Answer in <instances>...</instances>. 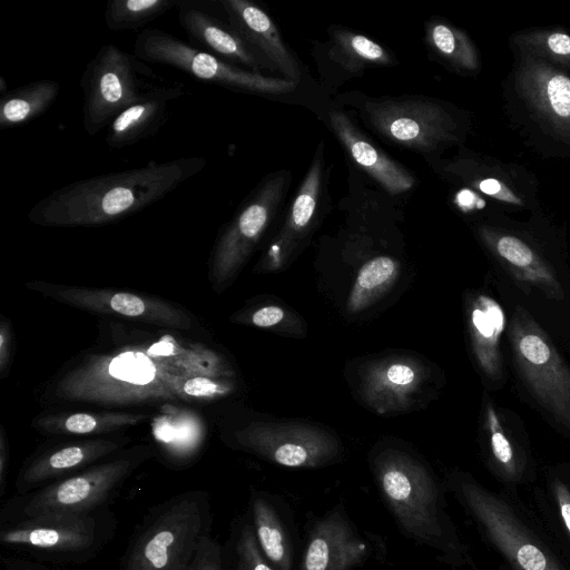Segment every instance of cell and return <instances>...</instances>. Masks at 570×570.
<instances>
[{
  "label": "cell",
  "mask_w": 570,
  "mask_h": 570,
  "mask_svg": "<svg viewBox=\"0 0 570 570\" xmlns=\"http://www.w3.org/2000/svg\"><path fill=\"white\" fill-rule=\"evenodd\" d=\"M178 0H110L104 11L111 31L137 30L176 8Z\"/></svg>",
  "instance_id": "33"
},
{
  "label": "cell",
  "mask_w": 570,
  "mask_h": 570,
  "mask_svg": "<svg viewBox=\"0 0 570 570\" xmlns=\"http://www.w3.org/2000/svg\"><path fill=\"white\" fill-rule=\"evenodd\" d=\"M4 570H48V569L41 568L36 564H30V563H24V562H14V563H8V566Z\"/></svg>",
  "instance_id": "41"
},
{
  "label": "cell",
  "mask_w": 570,
  "mask_h": 570,
  "mask_svg": "<svg viewBox=\"0 0 570 570\" xmlns=\"http://www.w3.org/2000/svg\"><path fill=\"white\" fill-rule=\"evenodd\" d=\"M323 174V153L320 149L299 187L285 224L271 246L265 265L272 266L276 259L281 262L293 249L294 245L307 233L318 205Z\"/></svg>",
  "instance_id": "25"
},
{
  "label": "cell",
  "mask_w": 570,
  "mask_h": 570,
  "mask_svg": "<svg viewBox=\"0 0 570 570\" xmlns=\"http://www.w3.org/2000/svg\"><path fill=\"white\" fill-rule=\"evenodd\" d=\"M428 39L433 49L455 69L469 73L480 69L479 52L461 29L444 22H433L428 28Z\"/></svg>",
  "instance_id": "32"
},
{
  "label": "cell",
  "mask_w": 570,
  "mask_h": 570,
  "mask_svg": "<svg viewBox=\"0 0 570 570\" xmlns=\"http://www.w3.org/2000/svg\"><path fill=\"white\" fill-rule=\"evenodd\" d=\"M237 444L267 461L287 468H320L340 452L336 438L297 422H253L235 432Z\"/></svg>",
  "instance_id": "13"
},
{
  "label": "cell",
  "mask_w": 570,
  "mask_h": 570,
  "mask_svg": "<svg viewBox=\"0 0 570 570\" xmlns=\"http://www.w3.org/2000/svg\"><path fill=\"white\" fill-rule=\"evenodd\" d=\"M332 53L335 60L351 72L372 65H389L392 61L390 53L377 42L350 31H338L334 35Z\"/></svg>",
  "instance_id": "34"
},
{
  "label": "cell",
  "mask_w": 570,
  "mask_h": 570,
  "mask_svg": "<svg viewBox=\"0 0 570 570\" xmlns=\"http://www.w3.org/2000/svg\"><path fill=\"white\" fill-rule=\"evenodd\" d=\"M148 456L149 451L145 446L131 449L112 460L26 493L13 508L19 519L45 513L95 512Z\"/></svg>",
  "instance_id": "10"
},
{
  "label": "cell",
  "mask_w": 570,
  "mask_h": 570,
  "mask_svg": "<svg viewBox=\"0 0 570 570\" xmlns=\"http://www.w3.org/2000/svg\"><path fill=\"white\" fill-rule=\"evenodd\" d=\"M448 485L481 538L499 554L501 570H570V562L519 495L493 491L466 472Z\"/></svg>",
  "instance_id": "4"
},
{
  "label": "cell",
  "mask_w": 570,
  "mask_h": 570,
  "mask_svg": "<svg viewBox=\"0 0 570 570\" xmlns=\"http://www.w3.org/2000/svg\"><path fill=\"white\" fill-rule=\"evenodd\" d=\"M510 46L570 72V33L563 29L521 30L511 36Z\"/></svg>",
  "instance_id": "31"
},
{
  "label": "cell",
  "mask_w": 570,
  "mask_h": 570,
  "mask_svg": "<svg viewBox=\"0 0 570 570\" xmlns=\"http://www.w3.org/2000/svg\"><path fill=\"white\" fill-rule=\"evenodd\" d=\"M149 419L146 413L126 411L58 412L33 419L36 430L59 435L107 434L138 425Z\"/></svg>",
  "instance_id": "26"
},
{
  "label": "cell",
  "mask_w": 570,
  "mask_h": 570,
  "mask_svg": "<svg viewBox=\"0 0 570 570\" xmlns=\"http://www.w3.org/2000/svg\"><path fill=\"white\" fill-rule=\"evenodd\" d=\"M126 443L125 438H96L43 451L22 468L16 483L17 492L23 495L45 483L73 475L117 452Z\"/></svg>",
  "instance_id": "17"
},
{
  "label": "cell",
  "mask_w": 570,
  "mask_h": 570,
  "mask_svg": "<svg viewBox=\"0 0 570 570\" xmlns=\"http://www.w3.org/2000/svg\"><path fill=\"white\" fill-rule=\"evenodd\" d=\"M367 552L366 542L336 508L311 528L301 570H352L365 561Z\"/></svg>",
  "instance_id": "16"
},
{
  "label": "cell",
  "mask_w": 570,
  "mask_h": 570,
  "mask_svg": "<svg viewBox=\"0 0 570 570\" xmlns=\"http://www.w3.org/2000/svg\"><path fill=\"white\" fill-rule=\"evenodd\" d=\"M373 472L404 535L434 550L442 562L453 568L479 570L448 513L442 489L420 461L389 449L374 458Z\"/></svg>",
  "instance_id": "3"
},
{
  "label": "cell",
  "mask_w": 570,
  "mask_h": 570,
  "mask_svg": "<svg viewBox=\"0 0 570 570\" xmlns=\"http://www.w3.org/2000/svg\"><path fill=\"white\" fill-rule=\"evenodd\" d=\"M469 328L479 367L489 379H502L501 337L505 315L501 305L491 296L478 295L470 309Z\"/></svg>",
  "instance_id": "24"
},
{
  "label": "cell",
  "mask_w": 570,
  "mask_h": 570,
  "mask_svg": "<svg viewBox=\"0 0 570 570\" xmlns=\"http://www.w3.org/2000/svg\"><path fill=\"white\" fill-rule=\"evenodd\" d=\"M478 232L483 244L519 281L549 296L562 297V288L552 267L530 243L497 225L482 224Z\"/></svg>",
  "instance_id": "20"
},
{
  "label": "cell",
  "mask_w": 570,
  "mask_h": 570,
  "mask_svg": "<svg viewBox=\"0 0 570 570\" xmlns=\"http://www.w3.org/2000/svg\"><path fill=\"white\" fill-rule=\"evenodd\" d=\"M284 317V311L278 306L261 307L249 316V323L257 327H272Z\"/></svg>",
  "instance_id": "39"
},
{
  "label": "cell",
  "mask_w": 570,
  "mask_h": 570,
  "mask_svg": "<svg viewBox=\"0 0 570 570\" xmlns=\"http://www.w3.org/2000/svg\"><path fill=\"white\" fill-rule=\"evenodd\" d=\"M225 553L222 544L207 533L186 570H226Z\"/></svg>",
  "instance_id": "37"
},
{
  "label": "cell",
  "mask_w": 570,
  "mask_h": 570,
  "mask_svg": "<svg viewBox=\"0 0 570 570\" xmlns=\"http://www.w3.org/2000/svg\"><path fill=\"white\" fill-rule=\"evenodd\" d=\"M186 94V86L166 79L108 126L106 144L111 149L132 146L155 136L169 119V102Z\"/></svg>",
  "instance_id": "19"
},
{
  "label": "cell",
  "mask_w": 570,
  "mask_h": 570,
  "mask_svg": "<svg viewBox=\"0 0 570 570\" xmlns=\"http://www.w3.org/2000/svg\"><path fill=\"white\" fill-rule=\"evenodd\" d=\"M60 85L40 79L8 90L0 96V129L27 125L47 112L57 100Z\"/></svg>",
  "instance_id": "28"
},
{
  "label": "cell",
  "mask_w": 570,
  "mask_h": 570,
  "mask_svg": "<svg viewBox=\"0 0 570 570\" xmlns=\"http://www.w3.org/2000/svg\"><path fill=\"white\" fill-rule=\"evenodd\" d=\"M330 122L352 158L386 191L401 194L414 185V177L367 140L350 118L340 111L330 112Z\"/></svg>",
  "instance_id": "22"
},
{
  "label": "cell",
  "mask_w": 570,
  "mask_h": 570,
  "mask_svg": "<svg viewBox=\"0 0 570 570\" xmlns=\"http://www.w3.org/2000/svg\"><path fill=\"white\" fill-rule=\"evenodd\" d=\"M27 286L69 306L108 316L124 317L173 331L193 327L191 315L159 297L109 287L31 282Z\"/></svg>",
  "instance_id": "12"
},
{
  "label": "cell",
  "mask_w": 570,
  "mask_h": 570,
  "mask_svg": "<svg viewBox=\"0 0 570 570\" xmlns=\"http://www.w3.org/2000/svg\"><path fill=\"white\" fill-rule=\"evenodd\" d=\"M230 374L215 351L163 335L148 343L90 353L55 380L56 401L124 407L181 400L184 376Z\"/></svg>",
  "instance_id": "1"
},
{
  "label": "cell",
  "mask_w": 570,
  "mask_h": 570,
  "mask_svg": "<svg viewBox=\"0 0 570 570\" xmlns=\"http://www.w3.org/2000/svg\"><path fill=\"white\" fill-rule=\"evenodd\" d=\"M8 464L9 446L4 430L0 425V494L4 492Z\"/></svg>",
  "instance_id": "40"
},
{
  "label": "cell",
  "mask_w": 570,
  "mask_h": 570,
  "mask_svg": "<svg viewBox=\"0 0 570 570\" xmlns=\"http://www.w3.org/2000/svg\"><path fill=\"white\" fill-rule=\"evenodd\" d=\"M513 56L504 86L509 115L542 153L570 156V73L527 52Z\"/></svg>",
  "instance_id": "5"
},
{
  "label": "cell",
  "mask_w": 570,
  "mask_h": 570,
  "mask_svg": "<svg viewBox=\"0 0 570 570\" xmlns=\"http://www.w3.org/2000/svg\"><path fill=\"white\" fill-rule=\"evenodd\" d=\"M8 91L6 87V80L3 76H0V96L4 95Z\"/></svg>",
  "instance_id": "42"
},
{
  "label": "cell",
  "mask_w": 570,
  "mask_h": 570,
  "mask_svg": "<svg viewBox=\"0 0 570 570\" xmlns=\"http://www.w3.org/2000/svg\"><path fill=\"white\" fill-rule=\"evenodd\" d=\"M228 24L243 38L266 69L278 71L284 79L297 82L301 71L297 61L286 48L271 17L247 0H217Z\"/></svg>",
  "instance_id": "18"
},
{
  "label": "cell",
  "mask_w": 570,
  "mask_h": 570,
  "mask_svg": "<svg viewBox=\"0 0 570 570\" xmlns=\"http://www.w3.org/2000/svg\"><path fill=\"white\" fill-rule=\"evenodd\" d=\"M534 490L537 518L570 562V480L549 472L546 484Z\"/></svg>",
  "instance_id": "27"
},
{
  "label": "cell",
  "mask_w": 570,
  "mask_h": 570,
  "mask_svg": "<svg viewBox=\"0 0 570 570\" xmlns=\"http://www.w3.org/2000/svg\"><path fill=\"white\" fill-rule=\"evenodd\" d=\"M228 377L208 375L184 376L178 382V393L181 400H214L227 395L232 391Z\"/></svg>",
  "instance_id": "36"
},
{
  "label": "cell",
  "mask_w": 570,
  "mask_h": 570,
  "mask_svg": "<svg viewBox=\"0 0 570 570\" xmlns=\"http://www.w3.org/2000/svg\"><path fill=\"white\" fill-rule=\"evenodd\" d=\"M509 334L514 364L527 389L553 420L570 432L569 366L524 309H515Z\"/></svg>",
  "instance_id": "9"
},
{
  "label": "cell",
  "mask_w": 570,
  "mask_h": 570,
  "mask_svg": "<svg viewBox=\"0 0 570 570\" xmlns=\"http://www.w3.org/2000/svg\"><path fill=\"white\" fill-rule=\"evenodd\" d=\"M178 21L183 30L208 52L232 63H240L261 73L266 69L243 38L195 1L178 0Z\"/></svg>",
  "instance_id": "21"
},
{
  "label": "cell",
  "mask_w": 570,
  "mask_h": 570,
  "mask_svg": "<svg viewBox=\"0 0 570 570\" xmlns=\"http://www.w3.org/2000/svg\"><path fill=\"white\" fill-rule=\"evenodd\" d=\"M425 380L424 367L407 358H389L368 368L363 383L365 400L380 411L404 407Z\"/></svg>",
  "instance_id": "23"
},
{
  "label": "cell",
  "mask_w": 570,
  "mask_h": 570,
  "mask_svg": "<svg viewBox=\"0 0 570 570\" xmlns=\"http://www.w3.org/2000/svg\"><path fill=\"white\" fill-rule=\"evenodd\" d=\"M95 512L45 513L11 521L1 529L0 541L57 556L94 552L107 539V525Z\"/></svg>",
  "instance_id": "14"
},
{
  "label": "cell",
  "mask_w": 570,
  "mask_h": 570,
  "mask_svg": "<svg viewBox=\"0 0 570 570\" xmlns=\"http://www.w3.org/2000/svg\"><path fill=\"white\" fill-rule=\"evenodd\" d=\"M399 274V263L389 256H377L360 269L347 301V311L361 312L375 303Z\"/></svg>",
  "instance_id": "30"
},
{
  "label": "cell",
  "mask_w": 570,
  "mask_h": 570,
  "mask_svg": "<svg viewBox=\"0 0 570 570\" xmlns=\"http://www.w3.org/2000/svg\"><path fill=\"white\" fill-rule=\"evenodd\" d=\"M206 164L203 157H181L79 179L45 196L27 217L42 227L115 224L163 199Z\"/></svg>",
  "instance_id": "2"
},
{
  "label": "cell",
  "mask_w": 570,
  "mask_h": 570,
  "mask_svg": "<svg viewBox=\"0 0 570 570\" xmlns=\"http://www.w3.org/2000/svg\"><path fill=\"white\" fill-rule=\"evenodd\" d=\"M286 180L277 175L263 181L219 230L208 261L214 291H224L240 272L273 219Z\"/></svg>",
  "instance_id": "11"
},
{
  "label": "cell",
  "mask_w": 570,
  "mask_h": 570,
  "mask_svg": "<svg viewBox=\"0 0 570 570\" xmlns=\"http://www.w3.org/2000/svg\"><path fill=\"white\" fill-rule=\"evenodd\" d=\"M235 570H276L261 551L253 525L243 523L234 546Z\"/></svg>",
  "instance_id": "35"
},
{
  "label": "cell",
  "mask_w": 570,
  "mask_h": 570,
  "mask_svg": "<svg viewBox=\"0 0 570 570\" xmlns=\"http://www.w3.org/2000/svg\"><path fill=\"white\" fill-rule=\"evenodd\" d=\"M134 53L146 63L171 67L195 79L229 90L279 95L296 88V83L291 80L243 69L161 29L139 32L134 42Z\"/></svg>",
  "instance_id": "8"
},
{
  "label": "cell",
  "mask_w": 570,
  "mask_h": 570,
  "mask_svg": "<svg viewBox=\"0 0 570 570\" xmlns=\"http://www.w3.org/2000/svg\"><path fill=\"white\" fill-rule=\"evenodd\" d=\"M253 529L261 551L276 570H292L293 550L272 503L261 494L250 499Z\"/></svg>",
  "instance_id": "29"
},
{
  "label": "cell",
  "mask_w": 570,
  "mask_h": 570,
  "mask_svg": "<svg viewBox=\"0 0 570 570\" xmlns=\"http://www.w3.org/2000/svg\"><path fill=\"white\" fill-rule=\"evenodd\" d=\"M165 80L134 52L114 43L104 45L87 62L80 78L82 124L87 135L100 132Z\"/></svg>",
  "instance_id": "7"
},
{
  "label": "cell",
  "mask_w": 570,
  "mask_h": 570,
  "mask_svg": "<svg viewBox=\"0 0 570 570\" xmlns=\"http://www.w3.org/2000/svg\"><path fill=\"white\" fill-rule=\"evenodd\" d=\"M208 495L178 494L148 515L126 550L120 570H186L210 532Z\"/></svg>",
  "instance_id": "6"
},
{
  "label": "cell",
  "mask_w": 570,
  "mask_h": 570,
  "mask_svg": "<svg viewBox=\"0 0 570 570\" xmlns=\"http://www.w3.org/2000/svg\"><path fill=\"white\" fill-rule=\"evenodd\" d=\"M12 331L9 321L1 317L0 322V374L6 376L12 363Z\"/></svg>",
  "instance_id": "38"
},
{
  "label": "cell",
  "mask_w": 570,
  "mask_h": 570,
  "mask_svg": "<svg viewBox=\"0 0 570 570\" xmlns=\"http://www.w3.org/2000/svg\"><path fill=\"white\" fill-rule=\"evenodd\" d=\"M372 127L390 141L433 150L455 140L458 125L439 104L422 99H384L365 105Z\"/></svg>",
  "instance_id": "15"
}]
</instances>
